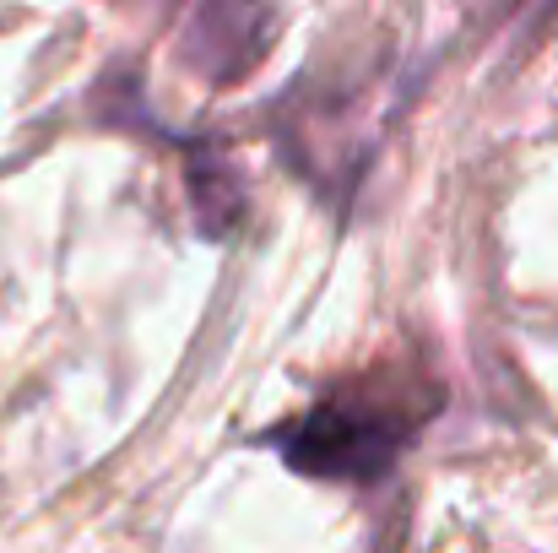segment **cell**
I'll return each instance as SVG.
<instances>
[{
  "mask_svg": "<svg viewBox=\"0 0 558 553\" xmlns=\"http://www.w3.org/2000/svg\"><path fill=\"white\" fill-rule=\"evenodd\" d=\"M277 445L293 472L331 478V483H374L396 467L407 445V418H396L369 396H331L304 418H293L277 434Z\"/></svg>",
  "mask_w": 558,
  "mask_h": 553,
  "instance_id": "cell-1",
  "label": "cell"
}]
</instances>
